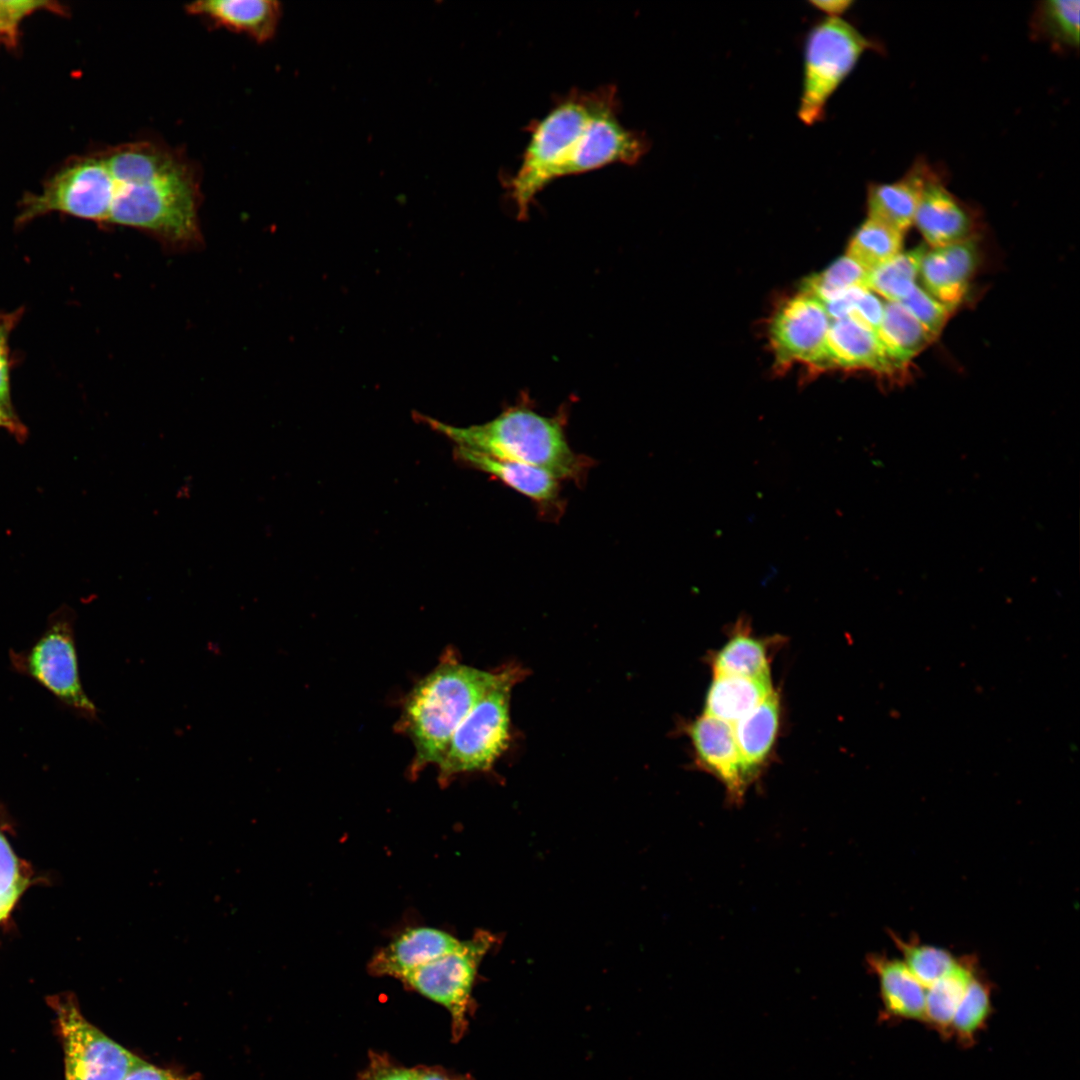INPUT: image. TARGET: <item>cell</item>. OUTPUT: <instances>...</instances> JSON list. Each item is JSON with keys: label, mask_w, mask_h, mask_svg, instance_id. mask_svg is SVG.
I'll return each instance as SVG.
<instances>
[{"label": "cell", "mask_w": 1080, "mask_h": 1080, "mask_svg": "<svg viewBox=\"0 0 1080 1080\" xmlns=\"http://www.w3.org/2000/svg\"><path fill=\"white\" fill-rule=\"evenodd\" d=\"M518 665L499 670L496 682L482 695L452 734L438 763L440 784L470 772L489 770L509 743L512 688L524 677Z\"/></svg>", "instance_id": "cell-5"}, {"label": "cell", "mask_w": 1080, "mask_h": 1080, "mask_svg": "<svg viewBox=\"0 0 1080 1080\" xmlns=\"http://www.w3.org/2000/svg\"><path fill=\"white\" fill-rule=\"evenodd\" d=\"M111 199L110 175L98 152L72 160L40 192L27 194L20 203L16 224L53 212L107 223Z\"/></svg>", "instance_id": "cell-8"}, {"label": "cell", "mask_w": 1080, "mask_h": 1080, "mask_svg": "<svg viewBox=\"0 0 1080 1080\" xmlns=\"http://www.w3.org/2000/svg\"><path fill=\"white\" fill-rule=\"evenodd\" d=\"M412 1070L415 1080H470L466 1076L448 1072L440 1066L418 1065Z\"/></svg>", "instance_id": "cell-39"}, {"label": "cell", "mask_w": 1080, "mask_h": 1080, "mask_svg": "<svg viewBox=\"0 0 1080 1080\" xmlns=\"http://www.w3.org/2000/svg\"><path fill=\"white\" fill-rule=\"evenodd\" d=\"M123 1080H184L170 1071L148 1063H141L133 1068Z\"/></svg>", "instance_id": "cell-38"}, {"label": "cell", "mask_w": 1080, "mask_h": 1080, "mask_svg": "<svg viewBox=\"0 0 1080 1080\" xmlns=\"http://www.w3.org/2000/svg\"><path fill=\"white\" fill-rule=\"evenodd\" d=\"M926 329L936 337L953 309L941 304L924 289L917 286L900 302Z\"/></svg>", "instance_id": "cell-33"}, {"label": "cell", "mask_w": 1080, "mask_h": 1080, "mask_svg": "<svg viewBox=\"0 0 1080 1080\" xmlns=\"http://www.w3.org/2000/svg\"><path fill=\"white\" fill-rule=\"evenodd\" d=\"M877 335L887 351L901 366L906 364L935 337L900 303H884Z\"/></svg>", "instance_id": "cell-23"}, {"label": "cell", "mask_w": 1080, "mask_h": 1080, "mask_svg": "<svg viewBox=\"0 0 1080 1080\" xmlns=\"http://www.w3.org/2000/svg\"><path fill=\"white\" fill-rule=\"evenodd\" d=\"M780 702L773 691L763 702L733 725L744 764L752 777L766 762L779 727Z\"/></svg>", "instance_id": "cell-22"}, {"label": "cell", "mask_w": 1080, "mask_h": 1080, "mask_svg": "<svg viewBox=\"0 0 1080 1080\" xmlns=\"http://www.w3.org/2000/svg\"><path fill=\"white\" fill-rule=\"evenodd\" d=\"M419 417L450 439L456 448L528 464L560 481L579 483L592 466L590 457L575 452L568 443L566 412L561 409L554 416L541 415L527 395L483 424L455 427L427 416Z\"/></svg>", "instance_id": "cell-3"}, {"label": "cell", "mask_w": 1080, "mask_h": 1080, "mask_svg": "<svg viewBox=\"0 0 1080 1080\" xmlns=\"http://www.w3.org/2000/svg\"><path fill=\"white\" fill-rule=\"evenodd\" d=\"M977 259V247L971 238L926 251L919 269L924 290L954 310L968 291Z\"/></svg>", "instance_id": "cell-15"}, {"label": "cell", "mask_w": 1080, "mask_h": 1080, "mask_svg": "<svg viewBox=\"0 0 1080 1080\" xmlns=\"http://www.w3.org/2000/svg\"><path fill=\"white\" fill-rule=\"evenodd\" d=\"M0 428L8 430V432L16 436L19 440H23L27 433L24 425L13 412V409L2 404H0Z\"/></svg>", "instance_id": "cell-40"}, {"label": "cell", "mask_w": 1080, "mask_h": 1080, "mask_svg": "<svg viewBox=\"0 0 1080 1080\" xmlns=\"http://www.w3.org/2000/svg\"><path fill=\"white\" fill-rule=\"evenodd\" d=\"M460 942L451 934L436 928H410L375 953L368 964V971L374 976L400 979L409 971L451 952Z\"/></svg>", "instance_id": "cell-16"}, {"label": "cell", "mask_w": 1080, "mask_h": 1080, "mask_svg": "<svg viewBox=\"0 0 1080 1080\" xmlns=\"http://www.w3.org/2000/svg\"><path fill=\"white\" fill-rule=\"evenodd\" d=\"M75 615L62 607L51 614L42 634L26 650L9 651L11 667L36 681L78 716L97 719L98 710L81 684L74 634Z\"/></svg>", "instance_id": "cell-6"}, {"label": "cell", "mask_w": 1080, "mask_h": 1080, "mask_svg": "<svg viewBox=\"0 0 1080 1080\" xmlns=\"http://www.w3.org/2000/svg\"><path fill=\"white\" fill-rule=\"evenodd\" d=\"M357 1080H415L412 1068L395 1063L385 1053L369 1051L368 1064Z\"/></svg>", "instance_id": "cell-36"}, {"label": "cell", "mask_w": 1080, "mask_h": 1080, "mask_svg": "<svg viewBox=\"0 0 1080 1080\" xmlns=\"http://www.w3.org/2000/svg\"><path fill=\"white\" fill-rule=\"evenodd\" d=\"M494 935L479 930L451 952L404 974L409 989L444 1006L451 1016L452 1040L458 1042L474 1009L472 990L481 960L495 943Z\"/></svg>", "instance_id": "cell-9"}, {"label": "cell", "mask_w": 1080, "mask_h": 1080, "mask_svg": "<svg viewBox=\"0 0 1080 1080\" xmlns=\"http://www.w3.org/2000/svg\"><path fill=\"white\" fill-rule=\"evenodd\" d=\"M185 9L260 43L274 36L281 17V4L274 0H202Z\"/></svg>", "instance_id": "cell-18"}, {"label": "cell", "mask_w": 1080, "mask_h": 1080, "mask_svg": "<svg viewBox=\"0 0 1080 1080\" xmlns=\"http://www.w3.org/2000/svg\"><path fill=\"white\" fill-rule=\"evenodd\" d=\"M61 11L57 4L46 1H0V44L15 46L21 23L39 10Z\"/></svg>", "instance_id": "cell-34"}, {"label": "cell", "mask_w": 1080, "mask_h": 1080, "mask_svg": "<svg viewBox=\"0 0 1080 1080\" xmlns=\"http://www.w3.org/2000/svg\"><path fill=\"white\" fill-rule=\"evenodd\" d=\"M49 1004L64 1052V1080H123L144 1062L90 1023L71 995H55Z\"/></svg>", "instance_id": "cell-10"}, {"label": "cell", "mask_w": 1080, "mask_h": 1080, "mask_svg": "<svg viewBox=\"0 0 1080 1080\" xmlns=\"http://www.w3.org/2000/svg\"><path fill=\"white\" fill-rule=\"evenodd\" d=\"M913 224L932 248L970 239L973 230L968 209L933 171L924 182Z\"/></svg>", "instance_id": "cell-14"}, {"label": "cell", "mask_w": 1080, "mask_h": 1080, "mask_svg": "<svg viewBox=\"0 0 1080 1080\" xmlns=\"http://www.w3.org/2000/svg\"><path fill=\"white\" fill-rule=\"evenodd\" d=\"M931 172L923 160H918L899 180L871 184L867 190L868 218L905 233L913 225L924 182Z\"/></svg>", "instance_id": "cell-19"}, {"label": "cell", "mask_w": 1080, "mask_h": 1080, "mask_svg": "<svg viewBox=\"0 0 1080 1080\" xmlns=\"http://www.w3.org/2000/svg\"><path fill=\"white\" fill-rule=\"evenodd\" d=\"M924 245L896 256L878 266L869 273L868 289L883 296L889 302L902 301L916 285V278L922 258L926 253Z\"/></svg>", "instance_id": "cell-29"}, {"label": "cell", "mask_w": 1080, "mask_h": 1080, "mask_svg": "<svg viewBox=\"0 0 1080 1080\" xmlns=\"http://www.w3.org/2000/svg\"><path fill=\"white\" fill-rule=\"evenodd\" d=\"M100 154L111 179L107 223L147 232L178 247L199 241L198 180L181 154L146 140Z\"/></svg>", "instance_id": "cell-2"}, {"label": "cell", "mask_w": 1080, "mask_h": 1080, "mask_svg": "<svg viewBox=\"0 0 1080 1080\" xmlns=\"http://www.w3.org/2000/svg\"><path fill=\"white\" fill-rule=\"evenodd\" d=\"M772 692L770 678L714 675L704 714L734 725Z\"/></svg>", "instance_id": "cell-21"}, {"label": "cell", "mask_w": 1080, "mask_h": 1080, "mask_svg": "<svg viewBox=\"0 0 1080 1080\" xmlns=\"http://www.w3.org/2000/svg\"><path fill=\"white\" fill-rule=\"evenodd\" d=\"M498 676L499 670L484 671L462 663L449 648L433 670L416 682L396 724L414 748L410 777L438 765L457 726Z\"/></svg>", "instance_id": "cell-4"}, {"label": "cell", "mask_w": 1080, "mask_h": 1080, "mask_svg": "<svg viewBox=\"0 0 1080 1080\" xmlns=\"http://www.w3.org/2000/svg\"><path fill=\"white\" fill-rule=\"evenodd\" d=\"M990 1010V989L988 985L975 974L959 1002L950 1029L955 1032L961 1040H970L984 1024L990 1014Z\"/></svg>", "instance_id": "cell-32"}, {"label": "cell", "mask_w": 1080, "mask_h": 1080, "mask_svg": "<svg viewBox=\"0 0 1080 1080\" xmlns=\"http://www.w3.org/2000/svg\"><path fill=\"white\" fill-rule=\"evenodd\" d=\"M884 303L871 290L862 288L848 317L877 333L882 321Z\"/></svg>", "instance_id": "cell-37"}, {"label": "cell", "mask_w": 1080, "mask_h": 1080, "mask_svg": "<svg viewBox=\"0 0 1080 1080\" xmlns=\"http://www.w3.org/2000/svg\"><path fill=\"white\" fill-rule=\"evenodd\" d=\"M826 350L827 365L869 369L885 374L904 369L893 359L876 332L850 317L831 322Z\"/></svg>", "instance_id": "cell-17"}, {"label": "cell", "mask_w": 1080, "mask_h": 1080, "mask_svg": "<svg viewBox=\"0 0 1080 1080\" xmlns=\"http://www.w3.org/2000/svg\"><path fill=\"white\" fill-rule=\"evenodd\" d=\"M811 4L818 10L823 11L830 17H838L847 11L852 4V1L847 0H832V1H811Z\"/></svg>", "instance_id": "cell-41"}, {"label": "cell", "mask_w": 1080, "mask_h": 1080, "mask_svg": "<svg viewBox=\"0 0 1080 1080\" xmlns=\"http://www.w3.org/2000/svg\"><path fill=\"white\" fill-rule=\"evenodd\" d=\"M8 824L0 806V928L7 925L20 898L37 880L31 867L11 847Z\"/></svg>", "instance_id": "cell-28"}, {"label": "cell", "mask_w": 1080, "mask_h": 1080, "mask_svg": "<svg viewBox=\"0 0 1080 1080\" xmlns=\"http://www.w3.org/2000/svg\"><path fill=\"white\" fill-rule=\"evenodd\" d=\"M619 113L616 85L572 88L525 127L529 137L519 166L502 180L519 220L527 219L536 196L555 180L636 161L640 135L622 125Z\"/></svg>", "instance_id": "cell-1"}, {"label": "cell", "mask_w": 1080, "mask_h": 1080, "mask_svg": "<svg viewBox=\"0 0 1080 1080\" xmlns=\"http://www.w3.org/2000/svg\"><path fill=\"white\" fill-rule=\"evenodd\" d=\"M831 318L824 304L803 292L782 304L770 324V340L781 363L827 365Z\"/></svg>", "instance_id": "cell-11"}, {"label": "cell", "mask_w": 1080, "mask_h": 1080, "mask_svg": "<svg viewBox=\"0 0 1080 1080\" xmlns=\"http://www.w3.org/2000/svg\"><path fill=\"white\" fill-rule=\"evenodd\" d=\"M869 968L877 977L884 1009L889 1016L924 1019L926 988L903 961L870 955Z\"/></svg>", "instance_id": "cell-20"}, {"label": "cell", "mask_w": 1080, "mask_h": 1080, "mask_svg": "<svg viewBox=\"0 0 1080 1080\" xmlns=\"http://www.w3.org/2000/svg\"><path fill=\"white\" fill-rule=\"evenodd\" d=\"M455 456L462 463L489 474L530 499L544 517L558 519L564 511L560 480L547 471L463 448L455 447Z\"/></svg>", "instance_id": "cell-13"}, {"label": "cell", "mask_w": 1080, "mask_h": 1080, "mask_svg": "<svg viewBox=\"0 0 1080 1080\" xmlns=\"http://www.w3.org/2000/svg\"><path fill=\"white\" fill-rule=\"evenodd\" d=\"M869 273L847 255L837 259L824 272L813 275L804 285L806 292L823 304L852 288H867Z\"/></svg>", "instance_id": "cell-30"}, {"label": "cell", "mask_w": 1080, "mask_h": 1080, "mask_svg": "<svg viewBox=\"0 0 1080 1080\" xmlns=\"http://www.w3.org/2000/svg\"><path fill=\"white\" fill-rule=\"evenodd\" d=\"M712 669L714 675L770 678L768 642L740 631L714 655Z\"/></svg>", "instance_id": "cell-26"}, {"label": "cell", "mask_w": 1080, "mask_h": 1080, "mask_svg": "<svg viewBox=\"0 0 1080 1080\" xmlns=\"http://www.w3.org/2000/svg\"><path fill=\"white\" fill-rule=\"evenodd\" d=\"M697 762L724 785L728 798L741 802L753 780L738 748L733 725L703 714L688 729Z\"/></svg>", "instance_id": "cell-12"}, {"label": "cell", "mask_w": 1080, "mask_h": 1080, "mask_svg": "<svg viewBox=\"0 0 1080 1080\" xmlns=\"http://www.w3.org/2000/svg\"><path fill=\"white\" fill-rule=\"evenodd\" d=\"M1078 0H1048L1038 3L1031 20L1034 38L1060 51L1079 46Z\"/></svg>", "instance_id": "cell-25"}, {"label": "cell", "mask_w": 1080, "mask_h": 1080, "mask_svg": "<svg viewBox=\"0 0 1080 1080\" xmlns=\"http://www.w3.org/2000/svg\"><path fill=\"white\" fill-rule=\"evenodd\" d=\"M904 233L867 218L852 236L847 256L868 272L902 251Z\"/></svg>", "instance_id": "cell-27"}, {"label": "cell", "mask_w": 1080, "mask_h": 1080, "mask_svg": "<svg viewBox=\"0 0 1080 1080\" xmlns=\"http://www.w3.org/2000/svg\"><path fill=\"white\" fill-rule=\"evenodd\" d=\"M21 310L0 313V404L12 408L10 397L9 338L19 322Z\"/></svg>", "instance_id": "cell-35"}, {"label": "cell", "mask_w": 1080, "mask_h": 1080, "mask_svg": "<svg viewBox=\"0 0 1080 1080\" xmlns=\"http://www.w3.org/2000/svg\"><path fill=\"white\" fill-rule=\"evenodd\" d=\"M871 48L869 39L839 17H829L811 29L805 44L798 111L802 122L812 125L823 118L830 96Z\"/></svg>", "instance_id": "cell-7"}, {"label": "cell", "mask_w": 1080, "mask_h": 1080, "mask_svg": "<svg viewBox=\"0 0 1080 1080\" xmlns=\"http://www.w3.org/2000/svg\"><path fill=\"white\" fill-rule=\"evenodd\" d=\"M892 938L903 955V962L925 988L949 972L958 961L943 948L902 940L894 934Z\"/></svg>", "instance_id": "cell-31"}, {"label": "cell", "mask_w": 1080, "mask_h": 1080, "mask_svg": "<svg viewBox=\"0 0 1080 1080\" xmlns=\"http://www.w3.org/2000/svg\"><path fill=\"white\" fill-rule=\"evenodd\" d=\"M976 974L974 960L958 959L955 966L926 988L925 1017L939 1031L948 1032L966 988Z\"/></svg>", "instance_id": "cell-24"}]
</instances>
